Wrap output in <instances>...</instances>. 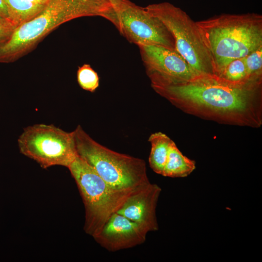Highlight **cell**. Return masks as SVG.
Wrapping results in <instances>:
<instances>
[{
  "label": "cell",
  "instance_id": "1",
  "mask_svg": "<svg viewBox=\"0 0 262 262\" xmlns=\"http://www.w3.org/2000/svg\"><path fill=\"white\" fill-rule=\"evenodd\" d=\"M262 84H237L215 75H201L183 82L151 87L186 114L220 124L257 128L262 125Z\"/></svg>",
  "mask_w": 262,
  "mask_h": 262
},
{
  "label": "cell",
  "instance_id": "2",
  "mask_svg": "<svg viewBox=\"0 0 262 262\" xmlns=\"http://www.w3.org/2000/svg\"><path fill=\"white\" fill-rule=\"evenodd\" d=\"M86 16H101L114 23L116 14L110 0H49L41 12L17 27L0 46V63L18 60L61 25Z\"/></svg>",
  "mask_w": 262,
  "mask_h": 262
},
{
  "label": "cell",
  "instance_id": "3",
  "mask_svg": "<svg viewBox=\"0 0 262 262\" xmlns=\"http://www.w3.org/2000/svg\"><path fill=\"white\" fill-rule=\"evenodd\" d=\"M212 55L217 76L232 60L262 46V16L222 14L196 22Z\"/></svg>",
  "mask_w": 262,
  "mask_h": 262
},
{
  "label": "cell",
  "instance_id": "4",
  "mask_svg": "<svg viewBox=\"0 0 262 262\" xmlns=\"http://www.w3.org/2000/svg\"><path fill=\"white\" fill-rule=\"evenodd\" d=\"M72 132L78 156L114 188L132 192L150 182L143 160L117 152L100 144L80 125Z\"/></svg>",
  "mask_w": 262,
  "mask_h": 262
},
{
  "label": "cell",
  "instance_id": "5",
  "mask_svg": "<svg viewBox=\"0 0 262 262\" xmlns=\"http://www.w3.org/2000/svg\"><path fill=\"white\" fill-rule=\"evenodd\" d=\"M67 168L75 180L84 205V230L94 238L134 191L114 188L78 155Z\"/></svg>",
  "mask_w": 262,
  "mask_h": 262
},
{
  "label": "cell",
  "instance_id": "6",
  "mask_svg": "<svg viewBox=\"0 0 262 262\" xmlns=\"http://www.w3.org/2000/svg\"><path fill=\"white\" fill-rule=\"evenodd\" d=\"M145 8L170 32L176 51L197 75H215L212 55L199 28L185 11L168 2L150 4Z\"/></svg>",
  "mask_w": 262,
  "mask_h": 262
},
{
  "label": "cell",
  "instance_id": "7",
  "mask_svg": "<svg viewBox=\"0 0 262 262\" xmlns=\"http://www.w3.org/2000/svg\"><path fill=\"white\" fill-rule=\"evenodd\" d=\"M17 142L20 153L44 169L55 165L67 168L78 155L72 131L52 124L25 128Z\"/></svg>",
  "mask_w": 262,
  "mask_h": 262
},
{
  "label": "cell",
  "instance_id": "8",
  "mask_svg": "<svg viewBox=\"0 0 262 262\" xmlns=\"http://www.w3.org/2000/svg\"><path fill=\"white\" fill-rule=\"evenodd\" d=\"M117 17L116 28L130 42L176 50L174 38L165 25L145 7L129 0H110Z\"/></svg>",
  "mask_w": 262,
  "mask_h": 262
},
{
  "label": "cell",
  "instance_id": "9",
  "mask_svg": "<svg viewBox=\"0 0 262 262\" xmlns=\"http://www.w3.org/2000/svg\"><path fill=\"white\" fill-rule=\"evenodd\" d=\"M138 46L151 86L183 82L198 75L176 50L159 45Z\"/></svg>",
  "mask_w": 262,
  "mask_h": 262
},
{
  "label": "cell",
  "instance_id": "10",
  "mask_svg": "<svg viewBox=\"0 0 262 262\" xmlns=\"http://www.w3.org/2000/svg\"><path fill=\"white\" fill-rule=\"evenodd\" d=\"M148 232L141 225L115 213L94 239L108 250L115 251L144 243Z\"/></svg>",
  "mask_w": 262,
  "mask_h": 262
},
{
  "label": "cell",
  "instance_id": "11",
  "mask_svg": "<svg viewBox=\"0 0 262 262\" xmlns=\"http://www.w3.org/2000/svg\"><path fill=\"white\" fill-rule=\"evenodd\" d=\"M162 189L150 182L132 192L116 212L144 227L148 232L159 229L156 209Z\"/></svg>",
  "mask_w": 262,
  "mask_h": 262
},
{
  "label": "cell",
  "instance_id": "12",
  "mask_svg": "<svg viewBox=\"0 0 262 262\" xmlns=\"http://www.w3.org/2000/svg\"><path fill=\"white\" fill-rule=\"evenodd\" d=\"M195 169V161L184 156L173 141L162 175L171 178H184L190 175Z\"/></svg>",
  "mask_w": 262,
  "mask_h": 262
},
{
  "label": "cell",
  "instance_id": "13",
  "mask_svg": "<svg viewBox=\"0 0 262 262\" xmlns=\"http://www.w3.org/2000/svg\"><path fill=\"white\" fill-rule=\"evenodd\" d=\"M8 18L17 27L36 16L47 4L35 3L29 0H3Z\"/></svg>",
  "mask_w": 262,
  "mask_h": 262
},
{
  "label": "cell",
  "instance_id": "14",
  "mask_svg": "<svg viewBox=\"0 0 262 262\" xmlns=\"http://www.w3.org/2000/svg\"><path fill=\"white\" fill-rule=\"evenodd\" d=\"M148 140L151 144L149 166L154 172L162 175L173 141L161 132L152 133Z\"/></svg>",
  "mask_w": 262,
  "mask_h": 262
},
{
  "label": "cell",
  "instance_id": "15",
  "mask_svg": "<svg viewBox=\"0 0 262 262\" xmlns=\"http://www.w3.org/2000/svg\"><path fill=\"white\" fill-rule=\"evenodd\" d=\"M217 76L234 84H242L250 82L247 81L245 57L230 61Z\"/></svg>",
  "mask_w": 262,
  "mask_h": 262
},
{
  "label": "cell",
  "instance_id": "16",
  "mask_svg": "<svg viewBox=\"0 0 262 262\" xmlns=\"http://www.w3.org/2000/svg\"><path fill=\"white\" fill-rule=\"evenodd\" d=\"M247 81L262 82V46L245 57Z\"/></svg>",
  "mask_w": 262,
  "mask_h": 262
},
{
  "label": "cell",
  "instance_id": "17",
  "mask_svg": "<svg viewBox=\"0 0 262 262\" xmlns=\"http://www.w3.org/2000/svg\"><path fill=\"white\" fill-rule=\"evenodd\" d=\"M77 78L79 85L84 90L94 92L99 86L98 73L89 64H84L78 67Z\"/></svg>",
  "mask_w": 262,
  "mask_h": 262
},
{
  "label": "cell",
  "instance_id": "18",
  "mask_svg": "<svg viewBox=\"0 0 262 262\" xmlns=\"http://www.w3.org/2000/svg\"><path fill=\"white\" fill-rule=\"evenodd\" d=\"M16 28L9 19L0 17V46L10 38Z\"/></svg>",
  "mask_w": 262,
  "mask_h": 262
},
{
  "label": "cell",
  "instance_id": "19",
  "mask_svg": "<svg viewBox=\"0 0 262 262\" xmlns=\"http://www.w3.org/2000/svg\"><path fill=\"white\" fill-rule=\"evenodd\" d=\"M0 17L8 18L6 7L3 0H0Z\"/></svg>",
  "mask_w": 262,
  "mask_h": 262
},
{
  "label": "cell",
  "instance_id": "20",
  "mask_svg": "<svg viewBox=\"0 0 262 262\" xmlns=\"http://www.w3.org/2000/svg\"><path fill=\"white\" fill-rule=\"evenodd\" d=\"M33 2L42 4H47L49 0H29Z\"/></svg>",
  "mask_w": 262,
  "mask_h": 262
}]
</instances>
